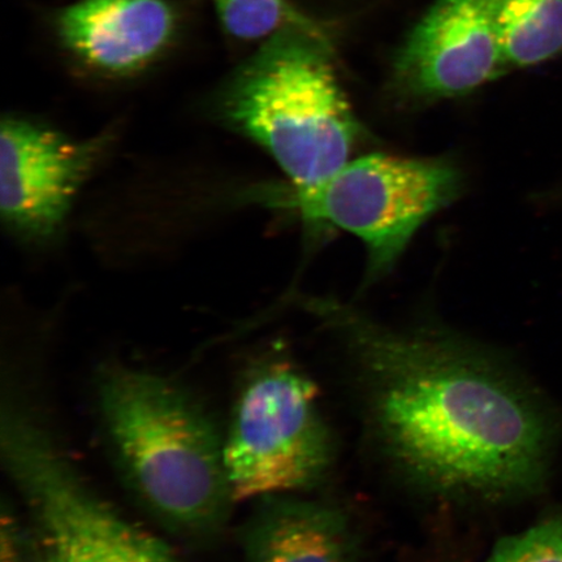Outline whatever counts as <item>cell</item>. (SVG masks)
<instances>
[{
    "mask_svg": "<svg viewBox=\"0 0 562 562\" xmlns=\"http://www.w3.org/2000/svg\"><path fill=\"white\" fill-rule=\"evenodd\" d=\"M491 0H437L395 60L400 93L430 102L472 93L507 70Z\"/></svg>",
    "mask_w": 562,
    "mask_h": 562,
    "instance_id": "cell-7",
    "label": "cell"
},
{
    "mask_svg": "<svg viewBox=\"0 0 562 562\" xmlns=\"http://www.w3.org/2000/svg\"><path fill=\"white\" fill-rule=\"evenodd\" d=\"M508 67L540 65L562 52V0H491Z\"/></svg>",
    "mask_w": 562,
    "mask_h": 562,
    "instance_id": "cell-10",
    "label": "cell"
},
{
    "mask_svg": "<svg viewBox=\"0 0 562 562\" xmlns=\"http://www.w3.org/2000/svg\"><path fill=\"white\" fill-rule=\"evenodd\" d=\"M486 562H562V516L503 539Z\"/></svg>",
    "mask_w": 562,
    "mask_h": 562,
    "instance_id": "cell-12",
    "label": "cell"
},
{
    "mask_svg": "<svg viewBox=\"0 0 562 562\" xmlns=\"http://www.w3.org/2000/svg\"><path fill=\"white\" fill-rule=\"evenodd\" d=\"M307 312L346 344L372 434L417 486L508 501L542 488L552 424L488 350L439 329H395L334 299Z\"/></svg>",
    "mask_w": 562,
    "mask_h": 562,
    "instance_id": "cell-1",
    "label": "cell"
},
{
    "mask_svg": "<svg viewBox=\"0 0 562 562\" xmlns=\"http://www.w3.org/2000/svg\"><path fill=\"white\" fill-rule=\"evenodd\" d=\"M105 147V137L76 140L24 117L0 132V211L24 240L44 241L61 229L77 193Z\"/></svg>",
    "mask_w": 562,
    "mask_h": 562,
    "instance_id": "cell-6",
    "label": "cell"
},
{
    "mask_svg": "<svg viewBox=\"0 0 562 562\" xmlns=\"http://www.w3.org/2000/svg\"><path fill=\"white\" fill-rule=\"evenodd\" d=\"M226 32L237 40H269L286 31H301L322 40L327 34L288 0H213Z\"/></svg>",
    "mask_w": 562,
    "mask_h": 562,
    "instance_id": "cell-11",
    "label": "cell"
},
{
    "mask_svg": "<svg viewBox=\"0 0 562 562\" xmlns=\"http://www.w3.org/2000/svg\"><path fill=\"white\" fill-rule=\"evenodd\" d=\"M328 53L313 34L272 35L216 98L221 121L263 147L294 188L347 165L361 136Z\"/></svg>",
    "mask_w": 562,
    "mask_h": 562,
    "instance_id": "cell-3",
    "label": "cell"
},
{
    "mask_svg": "<svg viewBox=\"0 0 562 562\" xmlns=\"http://www.w3.org/2000/svg\"><path fill=\"white\" fill-rule=\"evenodd\" d=\"M178 18L166 0H80L56 18V32L82 65L124 76L149 66L171 44Z\"/></svg>",
    "mask_w": 562,
    "mask_h": 562,
    "instance_id": "cell-8",
    "label": "cell"
},
{
    "mask_svg": "<svg viewBox=\"0 0 562 562\" xmlns=\"http://www.w3.org/2000/svg\"><path fill=\"white\" fill-rule=\"evenodd\" d=\"M224 454L236 503L316 486L335 459L318 386L283 358L252 364L224 432Z\"/></svg>",
    "mask_w": 562,
    "mask_h": 562,
    "instance_id": "cell-5",
    "label": "cell"
},
{
    "mask_svg": "<svg viewBox=\"0 0 562 562\" xmlns=\"http://www.w3.org/2000/svg\"><path fill=\"white\" fill-rule=\"evenodd\" d=\"M61 562H179V560L165 542H153L139 546L88 547Z\"/></svg>",
    "mask_w": 562,
    "mask_h": 562,
    "instance_id": "cell-13",
    "label": "cell"
},
{
    "mask_svg": "<svg viewBox=\"0 0 562 562\" xmlns=\"http://www.w3.org/2000/svg\"><path fill=\"white\" fill-rule=\"evenodd\" d=\"M258 501L238 538L245 562H361L346 510L286 494Z\"/></svg>",
    "mask_w": 562,
    "mask_h": 562,
    "instance_id": "cell-9",
    "label": "cell"
},
{
    "mask_svg": "<svg viewBox=\"0 0 562 562\" xmlns=\"http://www.w3.org/2000/svg\"><path fill=\"white\" fill-rule=\"evenodd\" d=\"M461 182L447 159L372 154L349 160L318 184H286L269 199L307 226L361 238L369 252L368 281H375L392 271L422 224L459 196Z\"/></svg>",
    "mask_w": 562,
    "mask_h": 562,
    "instance_id": "cell-4",
    "label": "cell"
},
{
    "mask_svg": "<svg viewBox=\"0 0 562 562\" xmlns=\"http://www.w3.org/2000/svg\"><path fill=\"white\" fill-rule=\"evenodd\" d=\"M2 562H34L30 527L20 522L15 512L2 508Z\"/></svg>",
    "mask_w": 562,
    "mask_h": 562,
    "instance_id": "cell-14",
    "label": "cell"
},
{
    "mask_svg": "<svg viewBox=\"0 0 562 562\" xmlns=\"http://www.w3.org/2000/svg\"><path fill=\"white\" fill-rule=\"evenodd\" d=\"M97 400L112 459L138 503L189 542L220 537L236 502L224 432L199 398L171 379L115 367L98 376Z\"/></svg>",
    "mask_w": 562,
    "mask_h": 562,
    "instance_id": "cell-2",
    "label": "cell"
}]
</instances>
